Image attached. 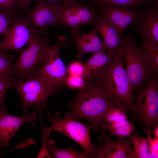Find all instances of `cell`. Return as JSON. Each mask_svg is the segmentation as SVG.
<instances>
[{
    "label": "cell",
    "instance_id": "1",
    "mask_svg": "<svg viewBox=\"0 0 158 158\" xmlns=\"http://www.w3.org/2000/svg\"><path fill=\"white\" fill-rule=\"evenodd\" d=\"M95 80V82L112 103L123 108L127 112L133 111L134 95L126 70L121 47L111 62L98 73Z\"/></svg>",
    "mask_w": 158,
    "mask_h": 158
},
{
    "label": "cell",
    "instance_id": "2",
    "mask_svg": "<svg viewBox=\"0 0 158 158\" xmlns=\"http://www.w3.org/2000/svg\"><path fill=\"white\" fill-rule=\"evenodd\" d=\"M78 90L75 98L68 104L71 112L75 117L89 121L95 131L99 132L107 111L114 104L95 82Z\"/></svg>",
    "mask_w": 158,
    "mask_h": 158
},
{
    "label": "cell",
    "instance_id": "3",
    "mask_svg": "<svg viewBox=\"0 0 158 158\" xmlns=\"http://www.w3.org/2000/svg\"><path fill=\"white\" fill-rule=\"evenodd\" d=\"M158 75L149 77L134 95V109L127 112L132 120L141 125L144 131L152 132L158 123Z\"/></svg>",
    "mask_w": 158,
    "mask_h": 158
},
{
    "label": "cell",
    "instance_id": "4",
    "mask_svg": "<svg viewBox=\"0 0 158 158\" xmlns=\"http://www.w3.org/2000/svg\"><path fill=\"white\" fill-rule=\"evenodd\" d=\"M49 39L48 34L33 35L12 65L11 72L16 80H24L35 75L46 58Z\"/></svg>",
    "mask_w": 158,
    "mask_h": 158
},
{
    "label": "cell",
    "instance_id": "5",
    "mask_svg": "<svg viewBox=\"0 0 158 158\" xmlns=\"http://www.w3.org/2000/svg\"><path fill=\"white\" fill-rule=\"evenodd\" d=\"M121 54L126 70L133 93L135 94L145 84L148 78L154 76L141 51L140 47L136 46V40L131 34L121 35Z\"/></svg>",
    "mask_w": 158,
    "mask_h": 158
},
{
    "label": "cell",
    "instance_id": "6",
    "mask_svg": "<svg viewBox=\"0 0 158 158\" xmlns=\"http://www.w3.org/2000/svg\"><path fill=\"white\" fill-rule=\"evenodd\" d=\"M51 125L49 127L42 126L43 139L49 137L52 131L58 132L75 141L83 147V152L89 156L92 154L95 145L90 136L92 125L85 124L80 121L71 112L66 114L61 119L59 112H56L54 118H49Z\"/></svg>",
    "mask_w": 158,
    "mask_h": 158
},
{
    "label": "cell",
    "instance_id": "7",
    "mask_svg": "<svg viewBox=\"0 0 158 158\" xmlns=\"http://www.w3.org/2000/svg\"><path fill=\"white\" fill-rule=\"evenodd\" d=\"M99 15L90 2L65 0L57 8L56 25L70 31L80 30L85 25H94Z\"/></svg>",
    "mask_w": 158,
    "mask_h": 158
},
{
    "label": "cell",
    "instance_id": "8",
    "mask_svg": "<svg viewBox=\"0 0 158 158\" xmlns=\"http://www.w3.org/2000/svg\"><path fill=\"white\" fill-rule=\"evenodd\" d=\"M68 44L66 37H56L54 45L49 46L46 58L35 74L49 86L60 92L64 86L68 75L67 67L61 57L60 52L62 48Z\"/></svg>",
    "mask_w": 158,
    "mask_h": 158
},
{
    "label": "cell",
    "instance_id": "9",
    "mask_svg": "<svg viewBox=\"0 0 158 158\" xmlns=\"http://www.w3.org/2000/svg\"><path fill=\"white\" fill-rule=\"evenodd\" d=\"M13 87L20 95L22 110L25 114L29 108L35 105L36 110H42L46 107L47 113L50 116L47 107V100L50 96L60 92L35 75L24 80H16Z\"/></svg>",
    "mask_w": 158,
    "mask_h": 158
},
{
    "label": "cell",
    "instance_id": "10",
    "mask_svg": "<svg viewBox=\"0 0 158 158\" xmlns=\"http://www.w3.org/2000/svg\"><path fill=\"white\" fill-rule=\"evenodd\" d=\"M140 13L132 29L140 37L141 45L152 43L158 45V3L153 1L140 9Z\"/></svg>",
    "mask_w": 158,
    "mask_h": 158
},
{
    "label": "cell",
    "instance_id": "11",
    "mask_svg": "<svg viewBox=\"0 0 158 158\" xmlns=\"http://www.w3.org/2000/svg\"><path fill=\"white\" fill-rule=\"evenodd\" d=\"M101 130L98 139L102 143L95 146L90 158H133V148L130 137L128 139H110L109 133Z\"/></svg>",
    "mask_w": 158,
    "mask_h": 158
},
{
    "label": "cell",
    "instance_id": "12",
    "mask_svg": "<svg viewBox=\"0 0 158 158\" xmlns=\"http://www.w3.org/2000/svg\"><path fill=\"white\" fill-rule=\"evenodd\" d=\"M26 13L25 18L34 35H46L48 29L56 25L57 9L37 0Z\"/></svg>",
    "mask_w": 158,
    "mask_h": 158
},
{
    "label": "cell",
    "instance_id": "13",
    "mask_svg": "<svg viewBox=\"0 0 158 158\" xmlns=\"http://www.w3.org/2000/svg\"><path fill=\"white\" fill-rule=\"evenodd\" d=\"M34 35L25 18L20 17L11 25L1 42L2 50L5 51H19L28 44Z\"/></svg>",
    "mask_w": 158,
    "mask_h": 158
},
{
    "label": "cell",
    "instance_id": "14",
    "mask_svg": "<svg viewBox=\"0 0 158 158\" xmlns=\"http://www.w3.org/2000/svg\"><path fill=\"white\" fill-rule=\"evenodd\" d=\"M70 32V39L77 49L78 60L81 61L83 56L87 53L107 51L103 42L94 28L86 33H82L80 30Z\"/></svg>",
    "mask_w": 158,
    "mask_h": 158
},
{
    "label": "cell",
    "instance_id": "15",
    "mask_svg": "<svg viewBox=\"0 0 158 158\" xmlns=\"http://www.w3.org/2000/svg\"><path fill=\"white\" fill-rule=\"evenodd\" d=\"M101 15L114 26L122 35L128 26L135 22L140 13L138 10L126 7L102 6L96 8Z\"/></svg>",
    "mask_w": 158,
    "mask_h": 158
},
{
    "label": "cell",
    "instance_id": "16",
    "mask_svg": "<svg viewBox=\"0 0 158 158\" xmlns=\"http://www.w3.org/2000/svg\"><path fill=\"white\" fill-rule=\"evenodd\" d=\"M6 111L3 110L0 113V141L8 147L10 140L21 126L25 123L35 126L37 114L32 111L24 116H18L8 114Z\"/></svg>",
    "mask_w": 158,
    "mask_h": 158
},
{
    "label": "cell",
    "instance_id": "17",
    "mask_svg": "<svg viewBox=\"0 0 158 158\" xmlns=\"http://www.w3.org/2000/svg\"><path fill=\"white\" fill-rule=\"evenodd\" d=\"M94 25V28L102 39L107 52L114 56L121 47V35L114 26L101 15Z\"/></svg>",
    "mask_w": 158,
    "mask_h": 158
},
{
    "label": "cell",
    "instance_id": "18",
    "mask_svg": "<svg viewBox=\"0 0 158 158\" xmlns=\"http://www.w3.org/2000/svg\"><path fill=\"white\" fill-rule=\"evenodd\" d=\"M114 56L107 52L94 53L89 59L83 62L87 75L92 80H95L98 73L111 62Z\"/></svg>",
    "mask_w": 158,
    "mask_h": 158
},
{
    "label": "cell",
    "instance_id": "19",
    "mask_svg": "<svg viewBox=\"0 0 158 158\" xmlns=\"http://www.w3.org/2000/svg\"><path fill=\"white\" fill-rule=\"evenodd\" d=\"M55 144L54 140L46 138L44 146L47 152L51 154V158H89L84 152L76 151L71 147L65 149H59L55 147Z\"/></svg>",
    "mask_w": 158,
    "mask_h": 158
},
{
    "label": "cell",
    "instance_id": "20",
    "mask_svg": "<svg viewBox=\"0 0 158 158\" xmlns=\"http://www.w3.org/2000/svg\"><path fill=\"white\" fill-rule=\"evenodd\" d=\"M100 126L101 130H108L111 135L117 136L118 138L120 139L130 136L135 130L134 125L128 119L110 124L104 123Z\"/></svg>",
    "mask_w": 158,
    "mask_h": 158
},
{
    "label": "cell",
    "instance_id": "21",
    "mask_svg": "<svg viewBox=\"0 0 158 158\" xmlns=\"http://www.w3.org/2000/svg\"><path fill=\"white\" fill-rule=\"evenodd\" d=\"M140 49L151 73L158 75V45L152 43L141 45Z\"/></svg>",
    "mask_w": 158,
    "mask_h": 158
},
{
    "label": "cell",
    "instance_id": "22",
    "mask_svg": "<svg viewBox=\"0 0 158 158\" xmlns=\"http://www.w3.org/2000/svg\"><path fill=\"white\" fill-rule=\"evenodd\" d=\"M152 0H90V2L96 8L102 6L126 7L136 10L139 9L138 5L146 4Z\"/></svg>",
    "mask_w": 158,
    "mask_h": 158
},
{
    "label": "cell",
    "instance_id": "23",
    "mask_svg": "<svg viewBox=\"0 0 158 158\" xmlns=\"http://www.w3.org/2000/svg\"><path fill=\"white\" fill-rule=\"evenodd\" d=\"M133 145V158H150L149 143L146 138L135 134L129 136Z\"/></svg>",
    "mask_w": 158,
    "mask_h": 158
},
{
    "label": "cell",
    "instance_id": "24",
    "mask_svg": "<svg viewBox=\"0 0 158 158\" xmlns=\"http://www.w3.org/2000/svg\"><path fill=\"white\" fill-rule=\"evenodd\" d=\"M14 54H8L6 51L0 50V79L14 82L15 77L11 75L12 63L15 59Z\"/></svg>",
    "mask_w": 158,
    "mask_h": 158
},
{
    "label": "cell",
    "instance_id": "25",
    "mask_svg": "<svg viewBox=\"0 0 158 158\" xmlns=\"http://www.w3.org/2000/svg\"><path fill=\"white\" fill-rule=\"evenodd\" d=\"M126 112L123 108L113 104L105 114L104 123L110 124L127 120Z\"/></svg>",
    "mask_w": 158,
    "mask_h": 158
},
{
    "label": "cell",
    "instance_id": "26",
    "mask_svg": "<svg viewBox=\"0 0 158 158\" xmlns=\"http://www.w3.org/2000/svg\"><path fill=\"white\" fill-rule=\"evenodd\" d=\"M19 17L17 13L9 11H0V35L6 36L10 26Z\"/></svg>",
    "mask_w": 158,
    "mask_h": 158
},
{
    "label": "cell",
    "instance_id": "27",
    "mask_svg": "<svg viewBox=\"0 0 158 158\" xmlns=\"http://www.w3.org/2000/svg\"><path fill=\"white\" fill-rule=\"evenodd\" d=\"M92 81L87 76L68 74L65 80L64 86L71 89L79 90L92 83Z\"/></svg>",
    "mask_w": 158,
    "mask_h": 158
},
{
    "label": "cell",
    "instance_id": "28",
    "mask_svg": "<svg viewBox=\"0 0 158 158\" xmlns=\"http://www.w3.org/2000/svg\"><path fill=\"white\" fill-rule=\"evenodd\" d=\"M67 69L68 74L74 75H85L88 76L86 75L84 62H81V61L78 60L71 62L67 67Z\"/></svg>",
    "mask_w": 158,
    "mask_h": 158
},
{
    "label": "cell",
    "instance_id": "29",
    "mask_svg": "<svg viewBox=\"0 0 158 158\" xmlns=\"http://www.w3.org/2000/svg\"><path fill=\"white\" fill-rule=\"evenodd\" d=\"M14 82L8 81L0 79V109L7 110L4 103V99L7 90L13 87Z\"/></svg>",
    "mask_w": 158,
    "mask_h": 158
},
{
    "label": "cell",
    "instance_id": "30",
    "mask_svg": "<svg viewBox=\"0 0 158 158\" xmlns=\"http://www.w3.org/2000/svg\"><path fill=\"white\" fill-rule=\"evenodd\" d=\"M19 10L18 0H0V11H9L18 13Z\"/></svg>",
    "mask_w": 158,
    "mask_h": 158
},
{
    "label": "cell",
    "instance_id": "31",
    "mask_svg": "<svg viewBox=\"0 0 158 158\" xmlns=\"http://www.w3.org/2000/svg\"><path fill=\"white\" fill-rule=\"evenodd\" d=\"M147 135L149 145L150 158H158V139L153 138L152 133L149 131L144 132Z\"/></svg>",
    "mask_w": 158,
    "mask_h": 158
},
{
    "label": "cell",
    "instance_id": "32",
    "mask_svg": "<svg viewBox=\"0 0 158 158\" xmlns=\"http://www.w3.org/2000/svg\"><path fill=\"white\" fill-rule=\"evenodd\" d=\"M32 0H18L19 9L26 12L30 8V4Z\"/></svg>",
    "mask_w": 158,
    "mask_h": 158
},
{
    "label": "cell",
    "instance_id": "33",
    "mask_svg": "<svg viewBox=\"0 0 158 158\" xmlns=\"http://www.w3.org/2000/svg\"><path fill=\"white\" fill-rule=\"evenodd\" d=\"M51 7L58 8L64 1V0H37Z\"/></svg>",
    "mask_w": 158,
    "mask_h": 158
},
{
    "label": "cell",
    "instance_id": "34",
    "mask_svg": "<svg viewBox=\"0 0 158 158\" xmlns=\"http://www.w3.org/2000/svg\"><path fill=\"white\" fill-rule=\"evenodd\" d=\"M152 134L154 136V138L158 139V123L155 126L152 132Z\"/></svg>",
    "mask_w": 158,
    "mask_h": 158
},
{
    "label": "cell",
    "instance_id": "35",
    "mask_svg": "<svg viewBox=\"0 0 158 158\" xmlns=\"http://www.w3.org/2000/svg\"><path fill=\"white\" fill-rule=\"evenodd\" d=\"M6 147V146L3 142L0 141V150Z\"/></svg>",
    "mask_w": 158,
    "mask_h": 158
},
{
    "label": "cell",
    "instance_id": "36",
    "mask_svg": "<svg viewBox=\"0 0 158 158\" xmlns=\"http://www.w3.org/2000/svg\"><path fill=\"white\" fill-rule=\"evenodd\" d=\"M1 42H2V41L0 39V50H2L1 47Z\"/></svg>",
    "mask_w": 158,
    "mask_h": 158
},
{
    "label": "cell",
    "instance_id": "37",
    "mask_svg": "<svg viewBox=\"0 0 158 158\" xmlns=\"http://www.w3.org/2000/svg\"><path fill=\"white\" fill-rule=\"evenodd\" d=\"M152 1L156 3H158V0H152Z\"/></svg>",
    "mask_w": 158,
    "mask_h": 158
},
{
    "label": "cell",
    "instance_id": "38",
    "mask_svg": "<svg viewBox=\"0 0 158 158\" xmlns=\"http://www.w3.org/2000/svg\"><path fill=\"white\" fill-rule=\"evenodd\" d=\"M4 110V109H0V113L1 112V111L2 110Z\"/></svg>",
    "mask_w": 158,
    "mask_h": 158
},
{
    "label": "cell",
    "instance_id": "39",
    "mask_svg": "<svg viewBox=\"0 0 158 158\" xmlns=\"http://www.w3.org/2000/svg\"></svg>",
    "mask_w": 158,
    "mask_h": 158
}]
</instances>
